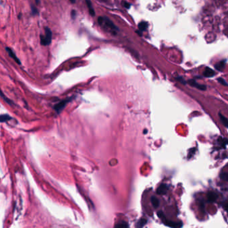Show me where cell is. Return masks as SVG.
<instances>
[{
  "mask_svg": "<svg viewBox=\"0 0 228 228\" xmlns=\"http://www.w3.org/2000/svg\"><path fill=\"white\" fill-rule=\"evenodd\" d=\"M167 191H168V187L166 184H161L158 187L157 189V193L158 195H165L166 194Z\"/></svg>",
  "mask_w": 228,
  "mask_h": 228,
  "instance_id": "obj_7",
  "label": "cell"
},
{
  "mask_svg": "<svg viewBox=\"0 0 228 228\" xmlns=\"http://www.w3.org/2000/svg\"><path fill=\"white\" fill-rule=\"evenodd\" d=\"M70 101H71V99L64 100V101H60L59 103L57 104V105L55 106V108H55L56 111L58 113H60V112H61L63 109H64L65 106H66Z\"/></svg>",
  "mask_w": 228,
  "mask_h": 228,
  "instance_id": "obj_3",
  "label": "cell"
},
{
  "mask_svg": "<svg viewBox=\"0 0 228 228\" xmlns=\"http://www.w3.org/2000/svg\"><path fill=\"white\" fill-rule=\"evenodd\" d=\"M122 4L123 6L125 7V8H127V9H129L130 8H131V4H130L129 2H127V1H123L122 2Z\"/></svg>",
  "mask_w": 228,
  "mask_h": 228,
  "instance_id": "obj_20",
  "label": "cell"
},
{
  "mask_svg": "<svg viewBox=\"0 0 228 228\" xmlns=\"http://www.w3.org/2000/svg\"><path fill=\"white\" fill-rule=\"evenodd\" d=\"M148 23L146 22V21H141V22L138 23V27L141 31H145L148 28Z\"/></svg>",
  "mask_w": 228,
  "mask_h": 228,
  "instance_id": "obj_12",
  "label": "cell"
},
{
  "mask_svg": "<svg viewBox=\"0 0 228 228\" xmlns=\"http://www.w3.org/2000/svg\"><path fill=\"white\" fill-rule=\"evenodd\" d=\"M218 199V195L214 192H209L207 194V199L208 201L211 203H214Z\"/></svg>",
  "mask_w": 228,
  "mask_h": 228,
  "instance_id": "obj_9",
  "label": "cell"
},
{
  "mask_svg": "<svg viewBox=\"0 0 228 228\" xmlns=\"http://www.w3.org/2000/svg\"><path fill=\"white\" fill-rule=\"evenodd\" d=\"M215 72L214 70H213L211 68H209V67H207V68H205V71H204L203 72V75L204 76L207 77V78H211V77H213L215 76Z\"/></svg>",
  "mask_w": 228,
  "mask_h": 228,
  "instance_id": "obj_8",
  "label": "cell"
},
{
  "mask_svg": "<svg viewBox=\"0 0 228 228\" xmlns=\"http://www.w3.org/2000/svg\"><path fill=\"white\" fill-rule=\"evenodd\" d=\"M44 32V34L40 35V43L42 45H48L50 44L52 42V33L51 30L48 27L45 28Z\"/></svg>",
  "mask_w": 228,
  "mask_h": 228,
  "instance_id": "obj_2",
  "label": "cell"
},
{
  "mask_svg": "<svg viewBox=\"0 0 228 228\" xmlns=\"http://www.w3.org/2000/svg\"><path fill=\"white\" fill-rule=\"evenodd\" d=\"M12 119V117L10 116L8 114H3V115H0V122L1 123H4V122H7L9 120Z\"/></svg>",
  "mask_w": 228,
  "mask_h": 228,
  "instance_id": "obj_14",
  "label": "cell"
},
{
  "mask_svg": "<svg viewBox=\"0 0 228 228\" xmlns=\"http://www.w3.org/2000/svg\"><path fill=\"white\" fill-rule=\"evenodd\" d=\"M176 80H178V81L180 82H181V83H182V84H186V82L185 81V80H184V79H183V78L181 77V76L176 78Z\"/></svg>",
  "mask_w": 228,
  "mask_h": 228,
  "instance_id": "obj_22",
  "label": "cell"
},
{
  "mask_svg": "<svg viewBox=\"0 0 228 228\" xmlns=\"http://www.w3.org/2000/svg\"><path fill=\"white\" fill-rule=\"evenodd\" d=\"M147 222V219H141V220H139L138 221L137 223V225H136V226L138 227H142L143 226H145V225H146V223Z\"/></svg>",
  "mask_w": 228,
  "mask_h": 228,
  "instance_id": "obj_16",
  "label": "cell"
},
{
  "mask_svg": "<svg viewBox=\"0 0 228 228\" xmlns=\"http://www.w3.org/2000/svg\"><path fill=\"white\" fill-rule=\"evenodd\" d=\"M115 227L118 228H125V227H129V225H128V223L126 222H122V223H119L118 224L116 225H115Z\"/></svg>",
  "mask_w": 228,
  "mask_h": 228,
  "instance_id": "obj_17",
  "label": "cell"
},
{
  "mask_svg": "<svg viewBox=\"0 0 228 228\" xmlns=\"http://www.w3.org/2000/svg\"><path fill=\"white\" fill-rule=\"evenodd\" d=\"M163 222L165 225L171 227H181L183 226V224H182L181 222H175V221H169L167 220V219H165V221L163 220Z\"/></svg>",
  "mask_w": 228,
  "mask_h": 228,
  "instance_id": "obj_4",
  "label": "cell"
},
{
  "mask_svg": "<svg viewBox=\"0 0 228 228\" xmlns=\"http://www.w3.org/2000/svg\"><path fill=\"white\" fill-rule=\"evenodd\" d=\"M98 22H99V25L106 32L116 34L117 32L118 31V28L107 17H99L98 18Z\"/></svg>",
  "mask_w": 228,
  "mask_h": 228,
  "instance_id": "obj_1",
  "label": "cell"
},
{
  "mask_svg": "<svg viewBox=\"0 0 228 228\" xmlns=\"http://www.w3.org/2000/svg\"><path fill=\"white\" fill-rule=\"evenodd\" d=\"M151 201L152 205H153V207L155 208H157L158 206H159V201H158V199L156 197H151Z\"/></svg>",
  "mask_w": 228,
  "mask_h": 228,
  "instance_id": "obj_13",
  "label": "cell"
},
{
  "mask_svg": "<svg viewBox=\"0 0 228 228\" xmlns=\"http://www.w3.org/2000/svg\"><path fill=\"white\" fill-rule=\"evenodd\" d=\"M21 14H19V15L18 16L19 19H20V18H21Z\"/></svg>",
  "mask_w": 228,
  "mask_h": 228,
  "instance_id": "obj_26",
  "label": "cell"
},
{
  "mask_svg": "<svg viewBox=\"0 0 228 228\" xmlns=\"http://www.w3.org/2000/svg\"><path fill=\"white\" fill-rule=\"evenodd\" d=\"M70 1L72 3H74L76 2V0H70Z\"/></svg>",
  "mask_w": 228,
  "mask_h": 228,
  "instance_id": "obj_25",
  "label": "cell"
},
{
  "mask_svg": "<svg viewBox=\"0 0 228 228\" xmlns=\"http://www.w3.org/2000/svg\"><path fill=\"white\" fill-rule=\"evenodd\" d=\"M188 83L190 86H193V87L198 88V89H199V90H206V86L205 85H201V84H198L196 81H195L194 80H189Z\"/></svg>",
  "mask_w": 228,
  "mask_h": 228,
  "instance_id": "obj_6",
  "label": "cell"
},
{
  "mask_svg": "<svg viewBox=\"0 0 228 228\" xmlns=\"http://www.w3.org/2000/svg\"><path fill=\"white\" fill-rule=\"evenodd\" d=\"M225 63H226V60H221L219 62H218V64H216V68L217 70H219V71H222L223 69L225 68Z\"/></svg>",
  "mask_w": 228,
  "mask_h": 228,
  "instance_id": "obj_11",
  "label": "cell"
},
{
  "mask_svg": "<svg viewBox=\"0 0 228 228\" xmlns=\"http://www.w3.org/2000/svg\"><path fill=\"white\" fill-rule=\"evenodd\" d=\"M76 14V12H75L74 10H72V12H71V16H72V18L73 19H74V18H75Z\"/></svg>",
  "mask_w": 228,
  "mask_h": 228,
  "instance_id": "obj_24",
  "label": "cell"
},
{
  "mask_svg": "<svg viewBox=\"0 0 228 228\" xmlns=\"http://www.w3.org/2000/svg\"><path fill=\"white\" fill-rule=\"evenodd\" d=\"M220 177H221V178L223 180H225V181H227L228 178H227V173H223V174H221L220 175Z\"/></svg>",
  "mask_w": 228,
  "mask_h": 228,
  "instance_id": "obj_21",
  "label": "cell"
},
{
  "mask_svg": "<svg viewBox=\"0 0 228 228\" xmlns=\"http://www.w3.org/2000/svg\"><path fill=\"white\" fill-rule=\"evenodd\" d=\"M31 10H32V13L33 14V16H36V15L38 14V10L37 9V8H36L35 6L32 5L31 6Z\"/></svg>",
  "mask_w": 228,
  "mask_h": 228,
  "instance_id": "obj_18",
  "label": "cell"
},
{
  "mask_svg": "<svg viewBox=\"0 0 228 228\" xmlns=\"http://www.w3.org/2000/svg\"><path fill=\"white\" fill-rule=\"evenodd\" d=\"M195 152V148H193V149H191V150H190L189 153L188 157L189 158L190 156H191V157H192V155H194Z\"/></svg>",
  "mask_w": 228,
  "mask_h": 228,
  "instance_id": "obj_23",
  "label": "cell"
},
{
  "mask_svg": "<svg viewBox=\"0 0 228 228\" xmlns=\"http://www.w3.org/2000/svg\"><path fill=\"white\" fill-rule=\"evenodd\" d=\"M218 82H219V83H221V84H223V86H227V83L226 82V81H225L224 79H223L222 78H219V79H218Z\"/></svg>",
  "mask_w": 228,
  "mask_h": 228,
  "instance_id": "obj_19",
  "label": "cell"
},
{
  "mask_svg": "<svg viewBox=\"0 0 228 228\" xmlns=\"http://www.w3.org/2000/svg\"><path fill=\"white\" fill-rule=\"evenodd\" d=\"M219 118H220V120L221 121V123H223V125H224L225 127L227 128V127H228V124H227L228 121H227V119L226 117H225L224 116H223V115H222L221 114L219 113Z\"/></svg>",
  "mask_w": 228,
  "mask_h": 228,
  "instance_id": "obj_15",
  "label": "cell"
},
{
  "mask_svg": "<svg viewBox=\"0 0 228 228\" xmlns=\"http://www.w3.org/2000/svg\"><path fill=\"white\" fill-rule=\"evenodd\" d=\"M86 5H87V6H88V8L89 10V13H90V16H92V17L95 16V12H94V10L93 9L92 3H91L90 0H86Z\"/></svg>",
  "mask_w": 228,
  "mask_h": 228,
  "instance_id": "obj_10",
  "label": "cell"
},
{
  "mask_svg": "<svg viewBox=\"0 0 228 228\" xmlns=\"http://www.w3.org/2000/svg\"><path fill=\"white\" fill-rule=\"evenodd\" d=\"M6 50L8 52V54H9V56H10L11 58H12V59H14V61L16 62L17 64H18L19 65L21 64L20 60H19V58L17 57L16 54H15V53L14 52V51L12 50V49H11V48H10L7 47V48H6Z\"/></svg>",
  "mask_w": 228,
  "mask_h": 228,
  "instance_id": "obj_5",
  "label": "cell"
}]
</instances>
